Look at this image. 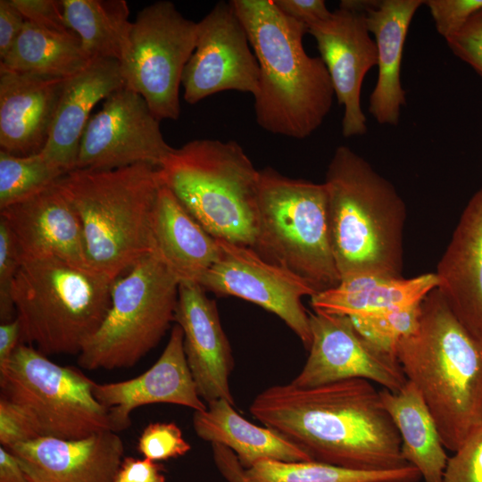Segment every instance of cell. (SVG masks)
Segmentation results:
<instances>
[{
	"mask_svg": "<svg viewBox=\"0 0 482 482\" xmlns=\"http://www.w3.org/2000/svg\"><path fill=\"white\" fill-rule=\"evenodd\" d=\"M249 411L312 461L361 470L409 465L396 427L369 380L272 386L254 397Z\"/></svg>",
	"mask_w": 482,
	"mask_h": 482,
	"instance_id": "obj_1",
	"label": "cell"
},
{
	"mask_svg": "<svg viewBox=\"0 0 482 482\" xmlns=\"http://www.w3.org/2000/svg\"><path fill=\"white\" fill-rule=\"evenodd\" d=\"M245 26L260 69L254 98L258 125L275 134L304 139L328 114L335 96L320 57L310 56L303 23L282 12L273 0H231Z\"/></svg>",
	"mask_w": 482,
	"mask_h": 482,
	"instance_id": "obj_2",
	"label": "cell"
},
{
	"mask_svg": "<svg viewBox=\"0 0 482 482\" xmlns=\"http://www.w3.org/2000/svg\"><path fill=\"white\" fill-rule=\"evenodd\" d=\"M395 357L426 402L444 446L454 453L482 425V343L435 288L422 300L417 330L397 343Z\"/></svg>",
	"mask_w": 482,
	"mask_h": 482,
	"instance_id": "obj_3",
	"label": "cell"
},
{
	"mask_svg": "<svg viewBox=\"0 0 482 482\" xmlns=\"http://www.w3.org/2000/svg\"><path fill=\"white\" fill-rule=\"evenodd\" d=\"M146 163L73 170L54 186L79 216L88 267L114 280L154 253L153 221L162 181Z\"/></svg>",
	"mask_w": 482,
	"mask_h": 482,
	"instance_id": "obj_4",
	"label": "cell"
},
{
	"mask_svg": "<svg viewBox=\"0 0 482 482\" xmlns=\"http://www.w3.org/2000/svg\"><path fill=\"white\" fill-rule=\"evenodd\" d=\"M323 183L340 279L363 273L402 277L406 205L394 185L346 145L335 150Z\"/></svg>",
	"mask_w": 482,
	"mask_h": 482,
	"instance_id": "obj_5",
	"label": "cell"
},
{
	"mask_svg": "<svg viewBox=\"0 0 482 482\" xmlns=\"http://www.w3.org/2000/svg\"><path fill=\"white\" fill-rule=\"evenodd\" d=\"M162 184L213 237L253 248L260 171L234 140L195 139L158 169Z\"/></svg>",
	"mask_w": 482,
	"mask_h": 482,
	"instance_id": "obj_6",
	"label": "cell"
},
{
	"mask_svg": "<svg viewBox=\"0 0 482 482\" xmlns=\"http://www.w3.org/2000/svg\"><path fill=\"white\" fill-rule=\"evenodd\" d=\"M112 280L57 258L22 260L12 288L21 344L79 354L111 306Z\"/></svg>",
	"mask_w": 482,
	"mask_h": 482,
	"instance_id": "obj_7",
	"label": "cell"
},
{
	"mask_svg": "<svg viewBox=\"0 0 482 482\" xmlns=\"http://www.w3.org/2000/svg\"><path fill=\"white\" fill-rule=\"evenodd\" d=\"M254 249L263 259L307 281L317 293L340 282L335 262L324 183L260 171L258 233Z\"/></svg>",
	"mask_w": 482,
	"mask_h": 482,
	"instance_id": "obj_8",
	"label": "cell"
},
{
	"mask_svg": "<svg viewBox=\"0 0 482 482\" xmlns=\"http://www.w3.org/2000/svg\"><path fill=\"white\" fill-rule=\"evenodd\" d=\"M179 280L156 253L115 278L111 306L78 354L93 370L130 368L154 349L174 321Z\"/></svg>",
	"mask_w": 482,
	"mask_h": 482,
	"instance_id": "obj_9",
	"label": "cell"
},
{
	"mask_svg": "<svg viewBox=\"0 0 482 482\" xmlns=\"http://www.w3.org/2000/svg\"><path fill=\"white\" fill-rule=\"evenodd\" d=\"M95 383L25 344L0 369V397L23 413L39 436L79 439L112 431L108 411L94 396Z\"/></svg>",
	"mask_w": 482,
	"mask_h": 482,
	"instance_id": "obj_10",
	"label": "cell"
},
{
	"mask_svg": "<svg viewBox=\"0 0 482 482\" xmlns=\"http://www.w3.org/2000/svg\"><path fill=\"white\" fill-rule=\"evenodd\" d=\"M197 40V22L170 1L154 2L132 22L129 49L120 62L125 87L139 94L154 115L177 120L184 69Z\"/></svg>",
	"mask_w": 482,
	"mask_h": 482,
	"instance_id": "obj_11",
	"label": "cell"
},
{
	"mask_svg": "<svg viewBox=\"0 0 482 482\" xmlns=\"http://www.w3.org/2000/svg\"><path fill=\"white\" fill-rule=\"evenodd\" d=\"M173 149L145 100L124 86L105 98L101 110L90 117L76 169L105 170L139 163L160 168Z\"/></svg>",
	"mask_w": 482,
	"mask_h": 482,
	"instance_id": "obj_12",
	"label": "cell"
},
{
	"mask_svg": "<svg viewBox=\"0 0 482 482\" xmlns=\"http://www.w3.org/2000/svg\"><path fill=\"white\" fill-rule=\"evenodd\" d=\"M220 253L199 284L220 296L252 302L279 317L309 350V312L302 297L316 290L304 279L263 259L254 249L219 240Z\"/></svg>",
	"mask_w": 482,
	"mask_h": 482,
	"instance_id": "obj_13",
	"label": "cell"
},
{
	"mask_svg": "<svg viewBox=\"0 0 482 482\" xmlns=\"http://www.w3.org/2000/svg\"><path fill=\"white\" fill-rule=\"evenodd\" d=\"M260 69L244 24L229 2L220 1L197 22L195 49L181 85L190 104L228 90H258Z\"/></svg>",
	"mask_w": 482,
	"mask_h": 482,
	"instance_id": "obj_14",
	"label": "cell"
},
{
	"mask_svg": "<svg viewBox=\"0 0 482 482\" xmlns=\"http://www.w3.org/2000/svg\"><path fill=\"white\" fill-rule=\"evenodd\" d=\"M312 343L309 356L291 384L314 387L351 378H363L391 392L407 382L395 356L366 341L350 317L309 312Z\"/></svg>",
	"mask_w": 482,
	"mask_h": 482,
	"instance_id": "obj_15",
	"label": "cell"
},
{
	"mask_svg": "<svg viewBox=\"0 0 482 482\" xmlns=\"http://www.w3.org/2000/svg\"><path fill=\"white\" fill-rule=\"evenodd\" d=\"M308 33L315 38L335 96L344 106L342 135H364L368 129L361 106L362 86L368 71L378 64L377 46L370 37L366 12L339 4L327 20L309 27Z\"/></svg>",
	"mask_w": 482,
	"mask_h": 482,
	"instance_id": "obj_16",
	"label": "cell"
},
{
	"mask_svg": "<svg viewBox=\"0 0 482 482\" xmlns=\"http://www.w3.org/2000/svg\"><path fill=\"white\" fill-rule=\"evenodd\" d=\"M93 394L108 411L114 432L131 424L130 413L137 407L151 403H171L201 411L207 405L199 396L184 351V335L174 325L169 341L155 363L131 379L95 383Z\"/></svg>",
	"mask_w": 482,
	"mask_h": 482,
	"instance_id": "obj_17",
	"label": "cell"
},
{
	"mask_svg": "<svg viewBox=\"0 0 482 482\" xmlns=\"http://www.w3.org/2000/svg\"><path fill=\"white\" fill-rule=\"evenodd\" d=\"M174 321L184 335V351L199 396L235 405L229 388L234 358L216 302L196 282H180Z\"/></svg>",
	"mask_w": 482,
	"mask_h": 482,
	"instance_id": "obj_18",
	"label": "cell"
},
{
	"mask_svg": "<svg viewBox=\"0 0 482 482\" xmlns=\"http://www.w3.org/2000/svg\"><path fill=\"white\" fill-rule=\"evenodd\" d=\"M8 450L29 482H113L124 445L106 430L79 439L39 436Z\"/></svg>",
	"mask_w": 482,
	"mask_h": 482,
	"instance_id": "obj_19",
	"label": "cell"
},
{
	"mask_svg": "<svg viewBox=\"0 0 482 482\" xmlns=\"http://www.w3.org/2000/svg\"><path fill=\"white\" fill-rule=\"evenodd\" d=\"M0 211L22 260L57 258L90 269L79 216L54 184Z\"/></svg>",
	"mask_w": 482,
	"mask_h": 482,
	"instance_id": "obj_20",
	"label": "cell"
},
{
	"mask_svg": "<svg viewBox=\"0 0 482 482\" xmlns=\"http://www.w3.org/2000/svg\"><path fill=\"white\" fill-rule=\"evenodd\" d=\"M66 81L0 66L2 151L28 156L44 149Z\"/></svg>",
	"mask_w": 482,
	"mask_h": 482,
	"instance_id": "obj_21",
	"label": "cell"
},
{
	"mask_svg": "<svg viewBox=\"0 0 482 482\" xmlns=\"http://www.w3.org/2000/svg\"><path fill=\"white\" fill-rule=\"evenodd\" d=\"M435 274L455 317L482 343V187L462 211Z\"/></svg>",
	"mask_w": 482,
	"mask_h": 482,
	"instance_id": "obj_22",
	"label": "cell"
},
{
	"mask_svg": "<svg viewBox=\"0 0 482 482\" xmlns=\"http://www.w3.org/2000/svg\"><path fill=\"white\" fill-rule=\"evenodd\" d=\"M125 86L119 61L93 60L67 79L46 146L40 152L65 173L76 169L80 140L95 105Z\"/></svg>",
	"mask_w": 482,
	"mask_h": 482,
	"instance_id": "obj_23",
	"label": "cell"
},
{
	"mask_svg": "<svg viewBox=\"0 0 482 482\" xmlns=\"http://www.w3.org/2000/svg\"><path fill=\"white\" fill-rule=\"evenodd\" d=\"M423 0H370L366 10L378 51V79L369 97V112L380 125L397 126L406 92L401 82L403 46L410 24Z\"/></svg>",
	"mask_w": 482,
	"mask_h": 482,
	"instance_id": "obj_24",
	"label": "cell"
},
{
	"mask_svg": "<svg viewBox=\"0 0 482 482\" xmlns=\"http://www.w3.org/2000/svg\"><path fill=\"white\" fill-rule=\"evenodd\" d=\"M154 253L180 282L199 283L220 253L219 240L210 235L162 185L153 221Z\"/></svg>",
	"mask_w": 482,
	"mask_h": 482,
	"instance_id": "obj_25",
	"label": "cell"
},
{
	"mask_svg": "<svg viewBox=\"0 0 482 482\" xmlns=\"http://www.w3.org/2000/svg\"><path fill=\"white\" fill-rule=\"evenodd\" d=\"M437 287L435 273L404 278L377 273L346 277L311 297L315 312L348 317L370 316L421 302Z\"/></svg>",
	"mask_w": 482,
	"mask_h": 482,
	"instance_id": "obj_26",
	"label": "cell"
},
{
	"mask_svg": "<svg viewBox=\"0 0 482 482\" xmlns=\"http://www.w3.org/2000/svg\"><path fill=\"white\" fill-rule=\"evenodd\" d=\"M193 427L201 439L233 451L245 470L267 459L287 462L312 461L274 430L243 418L233 404L223 399L212 401L205 410L195 411Z\"/></svg>",
	"mask_w": 482,
	"mask_h": 482,
	"instance_id": "obj_27",
	"label": "cell"
},
{
	"mask_svg": "<svg viewBox=\"0 0 482 482\" xmlns=\"http://www.w3.org/2000/svg\"><path fill=\"white\" fill-rule=\"evenodd\" d=\"M382 403L402 440V454L424 482H443L448 456L435 420L414 384L397 392L379 391Z\"/></svg>",
	"mask_w": 482,
	"mask_h": 482,
	"instance_id": "obj_28",
	"label": "cell"
},
{
	"mask_svg": "<svg viewBox=\"0 0 482 482\" xmlns=\"http://www.w3.org/2000/svg\"><path fill=\"white\" fill-rule=\"evenodd\" d=\"M66 23L88 58L122 62L129 52L132 22L125 0H62Z\"/></svg>",
	"mask_w": 482,
	"mask_h": 482,
	"instance_id": "obj_29",
	"label": "cell"
},
{
	"mask_svg": "<svg viewBox=\"0 0 482 482\" xmlns=\"http://www.w3.org/2000/svg\"><path fill=\"white\" fill-rule=\"evenodd\" d=\"M91 62L77 35L54 33L26 21L0 66L18 72L68 79Z\"/></svg>",
	"mask_w": 482,
	"mask_h": 482,
	"instance_id": "obj_30",
	"label": "cell"
},
{
	"mask_svg": "<svg viewBox=\"0 0 482 482\" xmlns=\"http://www.w3.org/2000/svg\"><path fill=\"white\" fill-rule=\"evenodd\" d=\"M247 482H419L412 465L386 470H361L316 461L262 460L245 470Z\"/></svg>",
	"mask_w": 482,
	"mask_h": 482,
	"instance_id": "obj_31",
	"label": "cell"
},
{
	"mask_svg": "<svg viewBox=\"0 0 482 482\" xmlns=\"http://www.w3.org/2000/svg\"><path fill=\"white\" fill-rule=\"evenodd\" d=\"M64 174L41 153L17 156L0 150V210L53 186Z\"/></svg>",
	"mask_w": 482,
	"mask_h": 482,
	"instance_id": "obj_32",
	"label": "cell"
},
{
	"mask_svg": "<svg viewBox=\"0 0 482 482\" xmlns=\"http://www.w3.org/2000/svg\"><path fill=\"white\" fill-rule=\"evenodd\" d=\"M421 303L422 301L376 315L350 319L366 341L395 356L397 343L413 334L420 325Z\"/></svg>",
	"mask_w": 482,
	"mask_h": 482,
	"instance_id": "obj_33",
	"label": "cell"
},
{
	"mask_svg": "<svg viewBox=\"0 0 482 482\" xmlns=\"http://www.w3.org/2000/svg\"><path fill=\"white\" fill-rule=\"evenodd\" d=\"M191 445L185 440L179 427L174 422L148 424L138 437L137 450L154 461L185 455Z\"/></svg>",
	"mask_w": 482,
	"mask_h": 482,
	"instance_id": "obj_34",
	"label": "cell"
},
{
	"mask_svg": "<svg viewBox=\"0 0 482 482\" xmlns=\"http://www.w3.org/2000/svg\"><path fill=\"white\" fill-rule=\"evenodd\" d=\"M22 257L6 222L0 218V320L7 323L16 318L12 288Z\"/></svg>",
	"mask_w": 482,
	"mask_h": 482,
	"instance_id": "obj_35",
	"label": "cell"
},
{
	"mask_svg": "<svg viewBox=\"0 0 482 482\" xmlns=\"http://www.w3.org/2000/svg\"><path fill=\"white\" fill-rule=\"evenodd\" d=\"M443 482H482V425L448 458Z\"/></svg>",
	"mask_w": 482,
	"mask_h": 482,
	"instance_id": "obj_36",
	"label": "cell"
},
{
	"mask_svg": "<svg viewBox=\"0 0 482 482\" xmlns=\"http://www.w3.org/2000/svg\"><path fill=\"white\" fill-rule=\"evenodd\" d=\"M424 4L429 10L437 33L445 41L482 10V0H427Z\"/></svg>",
	"mask_w": 482,
	"mask_h": 482,
	"instance_id": "obj_37",
	"label": "cell"
},
{
	"mask_svg": "<svg viewBox=\"0 0 482 482\" xmlns=\"http://www.w3.org/2000/svg\"><path fill=\"white\" fill-rule=\"evenodd\" d=\"M26 21L62 35H76L68 27L62 0H12Z\"/></svg>",
	"mask_w": 482,
	"mask_h": 482,
	"instance_id": "obj_38",
	"label": "cell"
},
{
	"mask_svg": "<svg viewBox=\"0 0 482 482\" xmlns=\"http://www.w3.org/2000/svg\"><path fill=\"white\" fill-rule=\"evenodd\" d=\"M446 43L455 56L471 66L482 78V10L471 16Z\"/></svg>",
	"mask_w": 482,
	"mask_h": 482,
	"instance_id": "obj_39",
	"label": "cell"
},
{
	"mask_svg": "<svg viewBox=\"0 0 482 482\" xmlns=\"http://www.w3.org/2000/svg\"><path fill=\"white\" fill-rule=\"evenodd\" d=\"M39 437L29 420L14 405L0 397V444L10 448Z\"/></svg>",
	"mask_w": 482,
	"mask_h": 482,
	"instance_id": "obj_40",
	"label": "cell"
},
{
	"mask_svg": "<svg viewBox=\"0 0 482 482\" xmlns=\"http://www.w3.org/2000/svg\"><path fill=\"white\" fill-rule=\"evenodd\" d=\"M286 15L303 23L307 28L327 20L331 15L323 0H273Z\"/></svg>",
	"mask_w": 482,
	"mask_h": 482,
	"instance_id": "obj_41",
	"label": "cell"
},
{
	"mask_svg": "<svg viewBox=\"0 0 482 482\" xmlns=\"http://www.w3.org/2000/svg\"><path fill=\"white\" fill-rule=\"evenodd\" d=\"M113 482H165L162 466L149 459L126 457Z\"/></svg>",
	"mask_w": 482,
	"mask_h": 482,
	"instance_id": "obj_42",
	"label": "cell"
},
{
	"mask_svg": "<svg viewBox=\"0 0 482 482\" xmlns=\"http://www.w3.org/2000/svg\"><path fill=\"white\" fill-rule=\"evenodd\" d=\"M26 20L12 0H0V59L5 58L21 35Z\"/></svg>",
	"mask_w": 482,
	"mask_h": 482,
	"instance_id": "obj_43",
	"label": "cell"
},
{
	"mask_svg": "<svg viewBox=\"0 0 482 482\" xmlns=\"http://www.w3.org/2000/svg\"><path fill=\"white\" fill-rule=\"evenodd\" d=\"M212 458L219 472L227 482H247L245 469L233 451L220 444H211Z\"/></svg>",
	"mask_w": 482,
	"mask_h": 482,
	"instance_id": "obj_44",
	"label": "cell"
},
{
	"mask_svg": "<svg viewBox=\"0 0 482 482\" xmlns=\"http://www.w3.org/2000/svg\"><path fill=\"white\" fill-rule=\"evenodd\" d=\"M21 344V326L16 317L13 320L0 325V369L4 367L13 352Z\"/></svg>",
	"mask_w": 482,
	"mask_h": 482,
	"instance_id": "obj_45",
	"label": "cell"
},
{
	"mask_svg": "<svg viewBox=\"0 0 482 482\" xmlns=\"http://www.w3.org/2000/svg\"><path fill=\"white\" fill-rule=\"evenodd\" d=\"M0 482H29L15 455L2 445L0 447Z\"/></svg>",
	"mask_w": 482,
	"mask_h": 482,
	"instance_id": "obj_46",
	"label": "cell"
}]
</instances>
